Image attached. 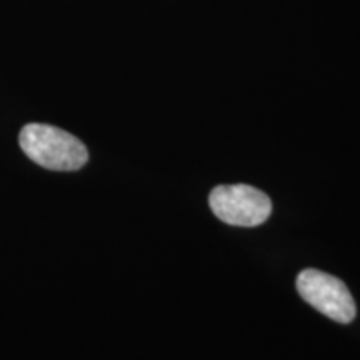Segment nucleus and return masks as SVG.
<instances>
[{
    "instance_id": "nucleus-1",
    "label": "nucleus",
    "mask_w": 360,
    "mask_h": 360,
    "mask_svg": "<svg viewBox=\"0 0 360 360\" xmlns=\"http://www.w3.org/2000/svg\"><path fill=\"white\" fill-rule=\"evenodd\" d=\"M19 143L24 154L40 167L57 172L82 169L89 160L87 147L65 130L47 124H27Z\"/></svg>"
},
{
    "instance_id": "nucleus-2",
    "label": "nucleus",
    "mask_w": 360,
    "mask_h": 360,
    "mask_svg": "<svg viewBox=\"0 0 360 360\" xmlns=\"http://www.w3.org/2000/svg\"><path fill=\"white\" fill-rule=\"evenodd\" d=\"M297 290L315 310L339 323H350L357 315V305L344 282L317 269H305L297 277Z\"/></svg>"
},
{
    "instance_id": "nucleus-3",
    "label": "nucleus",
    "mask_w": 360,
    "mask_h": 360,
    "mask_svg": "<svg viewBox=\"0 0 360 360\" xmlns=\"http://www.w3.org/2000/svg\"><path fill=\"white\" fill-rule=\"evenodd\" d=\"M209 205L215 217L236 227H257L272 214L269 197L245 184L215 187L209 195Z\"/></svg>"
}]
</instances>
